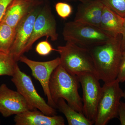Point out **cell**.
<instances>
[{
  "mask_svg": "<svg viewBox=\"0 0 125 125\" xmlns=\"http://www.w3.org/2000/svg\"><path fill=\"white\" fill-rule=\"evenodd\" d=\"M121 35L118 34L106 43L89 49L94 64L96 76L104 83L118 77L122 56Z\"/></svg>",
  "mask_w": 125,
  "mask_h": 125,
  "instance_id": "6da1fadb",
  "label": "cell"
},
{
  "mask_svg": "<svg viewBox=\"0 0 125 125\" xmlns=\"http://www.w3.org/2000/svg\"><path fill=\"white\" fill-rule=\"evenodd\" d=\"M79 82L77 76L70 73L60 64L52 74L49 91L56 106L58 99L62 98L73 109L83 114V100L79 94Z\"/></svg>",
  "mask_w": 125,
  "mask_h": 125,
  "instance_id": "7a4b0ae2",
  "label": "cell"
},
{
  "mask_svg": "<svg viewBox=\"0 0 125 125\" xmlns=\"http://www.w3.org/2000/svg\"><path fill=\"white\" fill-rule=\"evenodd\" d=\"M62 34L66 42L88 49L106 43L117 35L99 27L74 21L65 23Z\"/></svg>",
  "mask_w": 125,
  "mask_h": 125,
  "instance_id": "3957f363",
  "label": "cell"
},
{
  "mask_svg": "<svg viewBox=\"0 0 125 125\" xmlns=\"http://www.w3.org/2000/svg\"><path fill=\"white\" fill-rule=\"evenodd\" d=\"M60 65L70 73L77 75L84 72L96 76V70L89 49L70 42L57 47Z\"/></svg>",
  "mask_w": 125,
  "mask_h": 125,
  "instance_id": "277c9868",
  "label": "cell"
},
{
  "mask_svg": "<svg viewBox=\"0 0 125 125\" xmlns=\"http://www.w3.org/2000/svg\"><path fill=\"white\" fill-rule=\"evenodd\" d=\"M120 82L117 79L102 87L101 97L97 109L95 125H105L118 117V107L123 98L124 91L121 88Z\"/></svg>",
  "mask_w": 125,
  "mask_h": 125,
  "instance_id": "5b68a950",
  "label": "cell"
},
{
  "mask_svg": "<svg viewBox=\"0 0 125 125\" xmlns=\"http://www.w3.org/2000/svg\"><path fill=\"white\" fill-rule=\"evenodd\" d=\"M17 89L25 100L34 109L48 115L56 114L55 108L48 104L39 94L31 78L21 70L17 64L11 79Z\"/></svg>",
  "mask_w": 125,
  "mask_h": 125,
  "instance_id": "8992f818",
  "label": "cell"
},
{
  "mask_svg": "<svg viewBox=\"0 0 125 125\" xmlns=\"http://www.w3.org/2000/svg\"><path fill=\"white\" fill-rule=\"evenodd\" d=\"M83 90V114L94 124L102 87L94 74L84 72L76 75Z\"/></svg>",
  "mask_w": 125,
  "mask_h": 125,
  "instance_id": "52a82bcc",
  "label": "cell"
},
{
  "mask_svg": "<svg viewBox=\"0 0 125 125\" xmlns=\"http://www.w3.org/2000/svg\"><path fill=\"white\" fill-rule=\"evenodd\" d=\"M44 36L52 41L57 40L58 37L55 19L50 6L47 4L42 7L36 18L32 33L25 47L23 54L31 49L35 42Z\"/></svg>",
  "mask_w": 125,
  "mask_h": 125,
  "instance_id": "ba28073f",
  "label": "cell"
},
{
  "mask_svg": "<svg viewBox=\"0 0 125 125\" xmlns=\"http://www.w3.org/2000/svg\"><path fill=\"white\" fill-rule=\"evenodd\" d=\"M42 5L33 7L21 20L15 28V35L10 53L16 62L23 54V51L31 37L34 25Z\"/></svg>",
  "mask_w": 125,
  "mask_h": 125,
  "instance_id": "9c48e42d",
  "label": "cell"
},
{
  "mask_svg": "<svg viewBox=\"0 0 125 125\" xmlns=\"http://www.w3.org/2000/svg\"><path fill=\"white\" fill-rule=\"evenodd\" d=\"M19 60L30 68L33 76L40 83L47 97L48 104L56 108V106L52 101L50 94L49 83L52 74L60 64V57L48 61L38 62L32 60L22 55L20 58Z\"/></svg>",
  "mask_w": 125,
  "mask_h": 125,
  "instance_id": "30bf717a",
  "label": "cell"
},
{
  "mask_svg": "<svg viewBox=\"0 0 125 125\" xmlns=\"http://www.w3.org/2000/svg\"><path fill=\"white\" fill-rule=\"evenodd\" d=\"M35 109L18 91L9 88L5 84L0 86V113L4 117L18 115Z\"/></svg>",
  "mask_w": 125,
  "mask_h": 125,
  "instance_id": "8fae6325",
  "label": "cell"
},
{
  "mask_svg": "<svg viewBox=\"0 0 125 125\" xmlns=\"http://www.w3.org/2000/svg\"><path fill=\"white\" fill-rule=\"evenodd\" d=\"M104 5L101 0H91L81 3L78 6L74 21L100 28Z\"/></svg>",
  "mask_w": 125,
  "mask_h": 125,
  "instance_id": "7c38bea8",
  "label": "cell"
},
{
  "mask_svg": "<svg viewBox=\"0 0 125 125\" xmlns=\"http://www.w3.org/2000/svg\"><path fill=\"white\" fill-rule=\"evenodd\" d=\"M16 125H64L65 120L61 116L48 115L37 109L29 110L15 115Z\"/></svg>",
  "mask_w": 125,
  "mask_h": 125,
  "instance_id": "4fadbf2b",
  "label": "cell"
},
{
  "mask_svg": "<svg viewBox=\"0 0 125 125\" xmlns=\"http://www.w3.org/2000/svg\"><path fill=\"white\" fill-rule=\"evenodd\" d=\"M42 2L27 0H13L6 10L1 22L14 28L30 10L36 6L42 4Z\"/></svg>",
  "mask_w": 125,
  "mask_h": 125,
  "instance_id": "5bb4252c",
  "label": "cell"
},
{
  "mask_svg": "<svg viewBox=\"0 0 125 125\" xmlns=\"http://www.w3.org/2000/svg\"><path fill=\"white\" fill-rule=\"evenodd\" d=\"M124 20V18L105 5L101 16L100 28L113 34H121Z\"/></svg>",
  "mask_w": 125,
  "mask_h": 125,
  "instance_id": "9a60e30c",
  "label": "cell"
},
{
  "mask_svg": "<svg viewBox=\"0 0 125 125\" xmlns=\"http://www.w3.org/2000/svg\"><path fill=\"white\" fill-rule=\"evenodd\" d=\"M56 108L64 114L69 125H92L94 124L83 114L77 112L70 106L64 99H58L56 103Z\"/></svg>",
  "mask_w": 125,
  "mask_h": 125,
  "instance_id": "2e32d148",
  "label": "cell"
},
{
  "mask_svg": "<svg viewBox=\"0 0 125 125\" xmlns=\"http://www.w3.org/2000/svg\"><path fill=\"white\" fill-rule=\"evenodd\" d=\"M15 29L0 22V51L10 53L15 35Z\"/></svg>",
  "mask_w": 125,
  "mask_h": 125,
  "instance_id": "e0dca14e",
  "label": "cell"
},
{
  "mask_svg": "<svg viewBox=\"0 0 125 125\" xmlns=\"http://www.w3.org/2000/svg\"><path fill=\"white\" fill-rule=\"evenodd\" d=\"M17 64L10 53L0 51V76H13Z\"/></svg>",
  "mask_w": 125,
  "mask_h": 125,
  "instance_id": "ac0fdd59",
  "label": "cell"
},
{
  "mask_svg": "<svg viewBox=\"0 0 125 125\" xmlns=\"http://www.w3.org/2000/svg\"><path fill=\"white\" fill-rule=\"evenodd\" d=\"M104 5L117 14L125 18V0H101Z\"/></svg>",
  "mask_w": 125,
  "mask_h": 125,
  "instance_id": "d6986e66",
  "label": "cell"
},
{
  "mask_svg": "<svg viewBox=\"0 0 125 125\" xmlns=\"http://www.w3.org/2000/svg\"><path fill=\"white\" fill-rule=\"evenodd\" d=\"M56 11L60 17L65 19L69 17L73 11L71 6L64 2H58L55 6Z\"/></svg>",
  "mask_w": 125,
  "mask_h": 125,
  "instance_id": "ffe728a7",
  "label": "cell"
},
{
  "mask_svg": "<svg viewBox=\"0 0 125 125\" xmlns=\"http://www.w3.org/2000/svg\"><path fill=\"white\" fill-rule=\"evenodd\" d=\"M57 51V49L52 47L51 43L47 40L40 42L36 47V52L41 56L48 55L53 51Z\"/></svg>",
  "mask_w": 125,
  "mask_h": 125,
  "instance_id": "44dd1931",
  "label": "cell"
},
{
  "mask_svg": "<svg viewBox=\"0 0 125 125\" xmlns=\"http://www.w3.org/2000/svg\"><path fill=\"white\" fill-rule=\"evenodd\" d=\"M117 79L120 83H123L125 81V51L122 52V58L120 71Z\"/></svg>",
  "mask_w": 125,
  "mask_h": 125,
  "instance_id": "7402d4cb",
  "label": "cell"
},
{
  "mask_svg": "<svg viewBox=\"0 0 125 125\" xmlns=\"http://www.w3.org/2000/svg\"><path fill=\"white\" fill-rule=\"evenodd\" d=\"M13 0H0V22L4 17L8 7Z\"/></svg>",
  "mask_w": 125,
  "mask_h": 125,
  "instance_id": "603a6c76",
  "label": "cell"
},
{
  "mask_svg": "<svg viewBox=\"0 0 125 125\" xmlns=\"http://www.w3.org/2000/svg\"><path fill=\"white\" fill-rule=\"evenodd\" d=\"M118 115L121 125H125V103L122 101L118 107Z\"/></svg>",
  "mask_w": 125,
  "mask_h": 125,
  "instance_id": "cb8c5ba5",
  "label": "cell"
},
{
  "mask_svg": "<svg viewBox=\"0 0 125 125\" xmlns=\"http://www.w3.org/2000/svg\"><path fill=\"white\" fill-rule=\"evenodd\" d=\"M121 48L122 52L125 51V18H124L121 34Z\"/></svg>",
  "mask_w": 125,
  "mask_h": 125,
  "instance_id": "d4e9b609",
  "label": "cell"
},
{
  "mask_svg": "<svg viewBox=\"0 0 125 125\" xmlns=\"http://www.w3.org/2000/svg\"><path fill=\"white\" fill-rule=\"evenodd\" d=\"M73 0L78 1H80L81 3H84V2H88L91 0Z\"/></svg>",
  "mask_w": 125,
  "mask_h": 125,
  "instance_id": "484cf974",
  "label": "cell"
},
{
  "mask_svg": "<svg viewBox=\"0 0 125 125\" xmlns=\"http://www.w3.org/2000/svg\"><path fill=\"white\" fill-rule=\"evenodd\" d=\"M27 0L31 1H34V2H42V1H43L42 0Z\"/></svg>",
  "mask_w": 125,
  "mask_h": 125,
  "instance_id": "4316f807",
  "label": "cell"
},
{
  "mask_svg": "<svg viewBox=\"0 0 125 125\" xmlns=\"http://www.w3.org/2000/svg\"><path fill=\"white\" fill-rule=\"evenodd\" d=\"M123 98L125 100V91H124V94H123Z\"/></svg>",
  "mask_w": 125,
  "mask_h": 125,
  "instance_id": "83f0119b",
  "label": "cell"
},
{
  "mask_svg": "<svg viewBox=\"0 0 125 125\" xmlns=\"http://www.w3.org/2000/svg\"></svg>",
  "mask_w": 125,
  "mask_h": 125,
  "instance_id": "f1b7e54d",
  "label": "cell"
},
{
  "mask_svg": "<svg viewBox=\"0 0 125 125\" xmlns=\"http://www.w3.org/2000/svg\"></svg>",
  "mask_w": 125,
  "mask_h": 125,
  "instance_id": "f546056e",
  "label": "cell"
}]
</instances>
